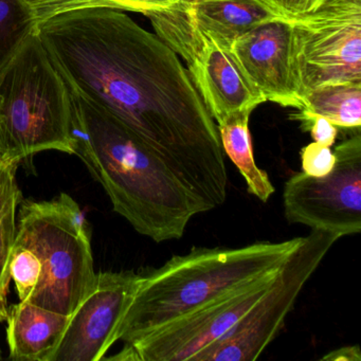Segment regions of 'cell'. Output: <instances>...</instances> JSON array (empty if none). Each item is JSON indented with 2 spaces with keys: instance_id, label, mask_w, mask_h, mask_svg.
Masks as SVG:
<instances>
[{
  "instance_id": "obj_19",
  "label": "cell",
  "mask_w": 361,
  "mask_h": 361,
  "mask_svg": "<svg viewBox=\"0 0 361 361\" xmlns=\"http://www.w3.org/2000/svg\"><path fill=\"white\" fill-rule=\"evenodd\" d=\"M37 29L29 0H0V63Z\"/></svg>"
},
{
  "instance_id": "obj_20",
  "label": "cell",
  "mask_w": 361,
  "mask_h": 361,
  "mask_svg": "<svg viewBox=\"0 0 361 361\" xmlns=\"http://www.w3.org/2000/svg\"><path fill=\"white\" fill-rule=\"evenodd\" d=\"M43 266L41 259L27 247L14 243L10 276L16 283L20 301H26L33 293L42 278Z\"/></svg>"
},
{
  "instance_id": "obj_2",
  "label": "cell",
  "mask_w": 361,
  "mask_h": 361,
  "mask_svg": "<svg viewBox=\"0 0 361 361\" xmlns=\"http://www.w3.org/2000/svg\"><path fill=\"white\" fill-rule=\"evenodd\" d=\"M69 86V85H68ZM75 155L114 210L155 243L179 240L204 204L121 121L69 86Z\"/></svg>"
},
{
  "instance_id": "obj_13",
  "label": "cell",
  "mask_w": 361,
  "mask_h": 361,
  "mask_svg": "<svg viewBox=\"0 0 361 361\" xmlns=\"http://www.w3.org/2000/svg\"><path fill=\"white\" fill-rule=\"evenodd\" d=\"M71 316L20 301L9 307L7 339L10 359L49 361L64 335Z\"/></svg>"
},
{
  "instance_id": "obj_27",
  "label": "cell",
  "mask_w": 361,
  "mask_h": 361,
  "mask_svg": "<svg viewBox=\"0 0 361 361\" xmlns=\"http://www.w3.org/2000/svg\"><path fill=\"white\" fill-rule=\"evenodd\" d=\"M0 359H1V350H0Z\"/></svg>"
},
{
  "instance_id": "obj_21",
  "label": "cell",
  "mask_w": 361,
  "mask_h": 361,
  "mask_svg": "<svg viewBox=\"0 0 361 361\" xmlns=\"http://www.w3.org/2000/svg\"><path fill=\"white\" fill-rule=\"evenodd\" d=\"M302 170L310 176L321 177L329 174L335 166L336 156L331 147L312 142L300 152Z\"/></svg>"
},
{
  "instance_id": "obj_10",
  "label": "cell",
  "mask_w": 361,
  "mask_h": 361,
  "mask_svg": "<svg viewBox=\"0 0 361 361\" xmlns=\"http://www.w3.org/2000/svg\"><path fill=\"white\" fill-rule=\"evenodd\" d=\"M276 274L185 314L139 341L126 344L117 356L109 359L196 361L200 353L223 339L255 307Z\"/></svg>"
},
{
  "instance_id": "obj_17",
  "label": "cell",
  "mask_w": 361,
  "mask_h": 361,
  "mask_svg": "<svg viewBox=\"0 0 361 361\" xmlns=\"http://www.w3.org/2000/svg\"><path fill=\"white\" fill-rule=\"evenodd\" d=\"M20 200V191L16 175L0 192V322L7 321L9 305L10 264L16 236V209Z\"/></svg>"
},
{
  "instance_id": "obj_23",
  "label": "cell",
  "mask_w": 361,
  "mask_h": 361,
  "mask_svg": "<svg viewBox=\"0 0 361 361\" xmlns=\"http://www.w3.org/2000/svg\"><path fill=\"white\" fill-rule=\"evenodd\" d=\"M305 132H310L314 142L331 147L338 136V128L322 117H312L301 122Z\"/></svg>"
},
{
  "instance_id": "obj_8",
  "label": "cell",
  "mask_w": 361,
  "mask_h": 361,
  "mask_svg": "<svg viewBox=\"0 0 361 361\" xmlns=\"http://www.w3.org/2000/svg\"><path fill=\"white\" fill-rule=\"evenodd\" d=\"M337 235L312 230L255 307L223 339L200 353L196 361H252L282 331L302 289L318 269Z\"/></svg>"
},
{
  "instance_id": "obj_25",
  "label": "cell",
  "mask_w": 361,
  "mask_h": 361,
  "mask_svg": "<svg viewBox=\"0 0 361 361\" xmlns=\"http://www.w3.org/2000/svg\"><path fill=\"white\" fill-rule=\"evenodd\" d=\"M18 164H20L16 161L0 162V192L4 189L8 180L16 175Z\"/></svg>"
},
{
  "instance_id": "obj_6",
  "label": "cell",
  "mask_w": 361,
  "mask_h": 361,
  "mask_svg": "<svg viewBox=\"0 0 361 361\" xmlns=\"http://www.w3.org/2000/svg\"><path fill=\"white\" fill-rule=\"evenodd\" d=\"M145 16L155 35L185 61L196 90L217 124L238 111H253L266 102L247 83L223 47L195 24L185 0Z\"/></svg>"
},
{
  "instance_id": "obj_14",
  "label": "cell",
  "mask_w": 361,
  "mask_h": 361,
  "mask_svg": "<svg viewBox=\"0 0 361 361\" xmlns=\"http://www.w3.org/2000/svg\"><path fill=\"white\" fill-rule=\"evenodd\" d=\"M195 24L221 46L274 20H286L262 0H185Z\"/></svg>"
},
{
  "instance_id": "obj_4",
  "label": "cell",
  "mask_w": 361,
  "mask_h": 361,
  "mask_svg": "<svg viewBox=\"0 0 361 361\" xmlns=\"http://www.w3.org/2000/svg\"><path fill=\"white\" fill-rule=\"evenodd\" d=\"M0 126L10 161L75 154L71 90L37 29L0 63Z\"/></svg>"
},
{
  "instance_id": "obj_11",
  "label": "cell",
  "mask_w": 361,
  "mask_h": 361,
  "mask_svg": "<svg viewBox=\"0 0 361 361\" xmlns=\"http://www.w3.org/2000/svg\"><path fill=\"white\" fill-rule=\"evenodd\" d=\"M141 274L100 272L90 293L71 314L49 361H100L115 344L116 329L130 306Z\"/></svg>"
},
{
  "instance_id": "obj_22",
  "label": "cell",
  "mask_w": 361,
  "mask_h": 361,
  "mask_svg": "<svg viewBox=\"0 0 361 361\" xmlns=\"http://www.w3.org/2000/svg\"><path fill=\"white\" fill-rule=\"evenodd\" d=\"M281 16L291 20L316 9L323 0H262Z\"/></svg>"
},
{
  "instance_id": "obj_15",
  "label": "cell",
  "mask_w": 361,
  "mask_h": 361,
  "mask_svg": "<svg viewBox=\"0 0 361 361\" xmlns=\"http://www.w3.org/2000/svg\"><path fill=\"white\" fill-rule=\"evenodd\" d=\"M252 111H238L217 124L224 153L235 164L247 185L248 192L267 202L276 189L265 171L255 164L249 121Z\"/></svg>"
},
{
  "instance_id": "obj_18",
  "label": "cell",
  "mask_w": 361,
  "mask_h": 361,
  "mask_svg": "<svg viewBox=\"0 0 361 361\" xmlns=\"http://www.w3.org/2000/svg\"><path fill=\"white\" fill-rule=\"evenodd\" d=\"M37 24L67 12L88 9H111L136 12L143 16L169 9L181 0H29Z\"/></svg>"
},
{
  "instance_id": "obj_9",
  "label": "cell",
  "mask_w": 361,
  "mask_h": 361,
  "mask_svg": "<svg viewBox=\"0 0 361 361\" xmlns=\"http://www.w3.org/2000/svg\"><path fill=\"white\" fill-rule=\"evenodd\" d=\"M335 166L314 177L297 173L285 183L283 204L287 221L341 238L361 232V137L336 147Z\"/></svg>"
},
{
  "instance_id": "obj_12",
  "label": "cell",
  "mask_w": 361,
  "mask_h": 361,
  "mask_svg": "<svg viewBox=\"0 0 361 361\" xmlns=\"http://www.w3.org/2000/svg\"><path fill=\"white\" fill-rule=\"evenodd\" d=\"M221 47L247 83L266 102L301 109L293 64L291 20L262 25Z\"/></svg>"
},
{
  "instance_id": "obj_5",
  "label": "cell",
  "mask_w": 361,
  "mask_h": 361,
  "mask_svg": "<svg viewBox=\"0 0 361 361\" xmlns=\"http://www.w3.org/2000/svg\"><path fill=\"white\" fill-rule=\"evenodd\" d=\"M16 244L31 249L43 266L27 302L71 316L96 284L87 221L79 204L61 194L49 202H25Z\"/></svg>"
},
{
  "instance_id": "obj_16",
  "label": "cell",
  "mask_w": 361,
  "mask_h": 361,
  "mask_svg": "<svg viewBox=\"0 0 361 361\" xmlns=\"http://www.w3.org/2000/svg\"><path fill=\"white\" fill-rule=\"evenodd\" d=\"M312 117L325 118L337 128L360 130L361 84H329L308 92L290 118L302 122Z\"/></svg>"
},
{
  "instance_id": "obj_7",
  "label": "cell",
  "mask_w": 361,
  "mask_h": 361,
  "mask_svg": "<svg viewBox=\"0 0 361 361\" xmlns=\"http://www.w3.org/2000/svg\"><path fill=\"white\" fill-rule=\"evenodd\" d=\"M300 98L329 84H361V0H323L291 20Z\"/></svg>"
},
{
  "instance_id": "obj_24",
  "label": "cell",
  "mask_w": 361,
  "mask_h": 361,
  "mask_svg": "<svg viewBox=\"0 0 361 361\" xmlns=\"http://www.w3.org/2000/svg\"><path fill=\"white\" fill-rule=\"evenodd\" d=\"M326 361H360L361 353L359 345L341 346L337 350L327 353L321 358Z\"/></svg>"
},
{
  "instance_id": "obj_26",
  "label": "cell",
  "mask_w": 361,
  "mask_h": 361,
  "mask_svg": "<svg viewBox=\"0 0 361 361\" xmlns=\"http://www.w3.org/2000/svg\"><path fill=\"white\" fill-rule=\"evenodd\" d=\"M10 161L7 155V149H6L5 139H4L3 130L0 126V162Z\"/></svg>"
},
{
  "instance_id": "obj_1",
  "label": "cell",
  "mask_w": 361,
  "mask_h": 361,
  "mask_svg": "<svg viewBox=\"0 0 361 361\" xmlns=\"http://www.w3.org/2000/svg\"><path fill=\"white\" fill-rule=\"evenodd\" d=\"M71 87L117 118L208 211L227 200L219 128L180 59L124 12H67L37 24Z\"/></svg>"
},
{
  "instance_id": "obj_3",
  "label": "cell",
  "mask_w": 361,
  "mask_h": 361,
  "mask_svg": "<svg viewBox=\"0 0 361 361\" xmlns=\"http://www.w3.org/2000/svg\"><path fill=\"white\" fill-rule=\"evenodd\" d=\"M303 236L238 248H193L142 276L114 340L134 343L172 321L276 276Z\"/></svg>"
}]
</instances>
